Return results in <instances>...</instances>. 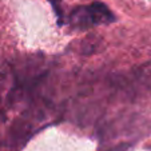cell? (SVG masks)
Masks as SVG:
<instances>
[{
  "mask_svg": "<svg viewBox=\"0 0 151 151\" xmlns=\"http://www.w3.org/2000/svg\"><path fill=\"white\" fill-rule=\"evenodd\" d=\"M116 17L102 1H94L90 6H82L71 12L70 23L74 28L86 29L92 26L107 24L115 22Z\"/></svg>",
  "mask_w": 151,
  "mask_h": 151,
  "instance_id": "6da1fadb",
  "label": "cell"
},
{
  "mask_svg": "<svg viewBox=\"0 0 151 151\" xmlns=\"http://www.w3.org/2000/svg\"><path fill=\"white\" fill-rule=\"evenodd\" d=\"M50 3L52 4L55 12H56V16H58V20H59V24H62V11H60V7H59L60 0H50Z\"/></svg>",
  "mask_w": 151,
  "mask_h": 151,
  "instance_id": "7a4b0ae2",
  "label": "cell"
}]
</instances>
